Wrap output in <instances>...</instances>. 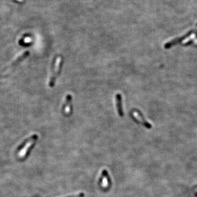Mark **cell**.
Returning a JSON list of instances; mask_svg holds the SVG:
<instances>
[{
    "mask_svg": "<svg viewBox=\"0 0 197 197\" xmlns=\"http://www.w3.org/2000/svg\"><path fill=\"white\" fill-rule=\"evenodd\" d=\"M61 65H62V58L61 57H58L56 59L55 66L54 68V71L49 81V84L50 87H53L55 83L56 78L58 77L59 72H60Z\"/></svg>",
    "mask_w": 197,
    "mask_h": 197,
    "instance_id": "cell-1",
    "label": "cell"
},
{
    "mask_svg": "<svg viewBox=\"0 0 197 197\" xmlns=\"http://www.w3.org/2000/svg\"><path fill=\"white\" fill-rule=\"evenodd\" d=\"M131 116L133 119L137 123L141 124L147 128H151V125L145 119L142 113L139 110H134L131 112Z\"/></svg>",
    "mask_w": 197,
    "mask_h": 197,
    "instance_id": "cell-2",
    "label": "cell"
},
{
    "mask_svg": "<svg viewBox=\"0 0 197 197\" xmlns=\"http://www.w3.org/2000/svg\"><path fill=\"white\" fill-rule=\"evenodd\" d=\"M111 178L107 171L106 170H103L100 178V186L104 189L108 188L111 185Z\"/></svg>",
    "mask_w": 197,
    "mask_h": 197,
    "instance_id": "cell-3",
    "label": "cell"
},
{
    "mask_svg": "<svg viewBox=\"0 0 197 197\" xmlns=\"http://www.w3.org/2000/svg\"><path fill=\"white\" fill-rule=\"evenodd\" d=\"M193 32V31L191 30L189 32H188L187 34L185 35L184 36H182L181 37L176 38V39H174V40L171 41L170 42L167 43L165 44V46H164L165 48L166 49H169V48H170L171 47H173V46L176 45L178 44L179 43L182 42V41H183L185 39H186V38H187L188 37H189L190 36H191Z\"/></svg>",
    "mask_w": 197,
    "mask_h": 197,
    "instance_id": "cell-4",
    "label": "cell"
},
{
    "mask_svg": "<svg viewBox=\"0 0 197 197\" xmlns=\"http://www.w3.org/2000/svg\"><path fill=\"white\" fill-rule=\"evenodd\" d=\"M71 100L72 97L71 95H68L66 98V101L65 104L64 112L66 114H70L72 111V106H71Z\"/></svg>",
    "mask_w": 197,
    "mask_h": 197,
    "instance_id": "cell-5",
    "label": "cell"
},
{
    "mask_svg": "<svg viewBox=\"0 0 197 197\" xmlns=\"http://www.w3.org/2000/svg\"><path fill=\"white\" fill-rule=\"evenodd\" d=\"M116 99V106L117 108L118 113L121 117H122L124 115V112L123 110L121 95L119 94H117Z\"/></svg>",
    "mask_w": 197,
    "mask_h": 197,
    "instance_id": "cell-6",
    "label": "cell"
},
{
    "mask_svg": "<svg viewBox=\"0 0 197 197\" xmlns=\"http://www.w3.org/2000/svg\"><path fill=\"white\" fill-rule=\"evenodd\" d=\"M29 52L28 51H26L22 54L20 55L19 57H18L15 60L13 61V63L11 65V68H12L13 66H14L18 64L20 61L23 60V59L26 58L29 55Z\"/></svg>",
    "mask_w": 197,
    "mask_h": 197,
    "instance_id": "cell-7",
    "label": "cell"
},
{
    "mask_svg": "<svg viewBox=\"0 0 197 197\" xmlns=\"http://www.w3.org/2000/svg\"><path fill=\"white\" fill-rule=\"evenodd\" d=\"M17 1H18V2H24V0H16Z\"/></svg>",
    "mask_w": 197,
    "mask_h": 197,
    "instance_id": "cell-8",
    "label": "cell"
}]
</instances>
